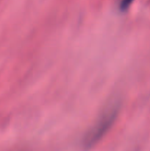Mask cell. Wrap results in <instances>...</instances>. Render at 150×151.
Masks as SVG:
<instances>
[{
    "mask_svg": "<svg viewBox=\"0 0 150 151\" xmlns=\"http://www.w3.org/2000/svg\"><path fill=\"white\" fill-rule=\"evenodd\" d=\"M117 106L114 105L107 108L100 116L94 126L87 133L83 140L84 145L85 147H91L94 145L111 128L119 112Z\"/></svg>",
    "mask_w": 150,
    "mask_h": 151,
    "instance_id": "cell-1",
    "label": "cell"
},
{
    "mask_svg": "<svg viewBox=\"0 0 150 151\" xmlns=\"http://www.w3.org/2000/svg\"><path fill=\"white\" fill-rule=\"evenodd\" d=\"M133 0H121L120 4H119V8L121 10H125L128 8L132 1Z\"/></svg>",
    "mask_w": 150,
    "mask_h": 151,
    "instance_id": "cell-2",
    "label": "cell"
}]
</instances>
